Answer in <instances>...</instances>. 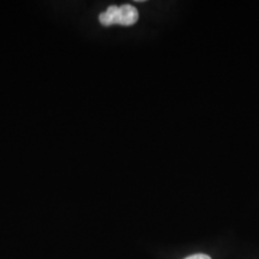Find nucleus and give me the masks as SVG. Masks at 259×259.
I'll list each match as a JSON object with an SVG mask.
<instances>
[{"instance_id": "obj_1", "label": "nucleus", "mask_w": 259, "mask_h": 259, "mask_svg": "<svg viewBox=\"0 0 259 259\" xmlns=\"http://www.w3.org/2000/svg\"><path fill=\"white\" fill-rule=\"evenodd\" d=\"M138 21V11L135 6L125 4L119 6L118 15H116V24L130 27Z\"/></svg>"}, {"instance_id": "obj_2", "label": "nucleus", "mask_w": 259, "mask_h": 259, "mask_svg": "<svg viewBox=\"0 0 259 259\" xmlns=\"http://www.w3.org/2000/svg\"><path fill=\"white\" fill-rule=\"evenodd\" d=\"M118 9H119V6H115V5L109 6V8L107 9L105 12H102V14L100 15V17H99L100 23H101L102 25H105V27H109V25L116 24V15H118Z\"/></svg>"}, {"instance_id": "obj_3", "label": "nucleus", "mask_w": 259, "mask_h": 259, "mask_svg": "<svg viewBox=\"0 0 259 259\" xmlns=\"http://www.w3.org/2000/svg\"><path fill=\"white\" fill-rule=\"evenodd\" d=\"M185 259H211V257L204 253H196V254L189 255V257H186Z\"/></svg>"}]
</instances>
